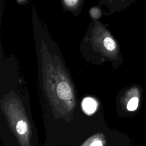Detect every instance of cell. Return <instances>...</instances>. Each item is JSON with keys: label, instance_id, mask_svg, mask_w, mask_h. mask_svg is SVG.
<instances>
[{"label": "cell", "instance_id": "cell-7", "mask_svg": "<svg viewBox=\"0 0 146 146\" xmlns=\"http://www.w3.org/2000/svg\"><path fill=\"white\" fill-rule=\"evenodd\" d=\"M64 1L67 6H73L77 3L78 0H64Z\"/></svg>", "mask_w": 146, "mask_h": 146}, {"label": "cell", "instance_id": "cell-4", "mask_svg": "<svg viewBox=\"0 0 146 146\" xmlns=\"http://www.w3.org/2000/svg\"><path fill=\"white\" fill-rule=\"evenodd\" d=\"M111 146H132L130 140L127 136L123 133L120 132L119 135L115 141L112 143Z\"/></svg>", "mask_w": 146, "mask_h": 146}, {"label": "cell", "instance_id": "cell-3", "mask_svg": "<svg viewBox=\"0 0 146 146\" xmlns=\"http://www.w3.org/2000/svg\"><path fill=\"white\" fill-rule=\"evenodd\" d=\"M139 104V97L137 95L132 96L127 100V102L124 103V106L122 108L123 110L128 112H133L136 111Z\"/></svg>", "mask_w": 146, "mask_h": 146}, {"label": "cell", "instance_id": "cell-1", "mask_svg": "<svg viewBox=\"0 0 146 146\" xmlns=\"http://www.w3.org/2000/svg\"><path fill=\"white\" fill-rule=\"evenodd\" d=\"M0 137L3 146H39L28 100L9 95L2 98Z\"/></svg>", "mask_w": 146, "mask_h": 146}, {"label": "cell", "instance_id": "cell-5", "mask_svg": "<svg viewBox=\"0 0 146 146\" xmlns=\"http://www.w3.org/2000/svg\"><path fill=\"white\" fill-rule=\"evenodd\" d=\"M103 43L106 48L109 51H113L116 48V43L115 41L110 37L106 38L103 40Z\"/></svg>", "mask_w": 146, "mask_h": 146}, {"label": "cell", "instance_id": "cell-2", "mask_svg": "<svg viewBox=\"0 0 146 146\" xmlns=\"http://www.w3.org/2000/svg\"><path fill=\"white\" fill-rule=\"evenodd\" d=\"M120 132L111 129L104 122L85 133L70 146H111Z\"/></svg>", "mask_w": 146, "mask_h": 146}, {"label": "cell", "instance_id": "cell-6", "mask_svg": "<svg viewBox=\"0 0 146 146\" xmlns=\"http://www.w3.org/2000/svg\"><path fill=\"white\" fill-rule=\"evenodd\" d=\"M42 146H68L66 144L59 141H52V142H46L44 141Z\"/></svg>", "mask_w": 146, "mask_h": 146}]
</instances>
